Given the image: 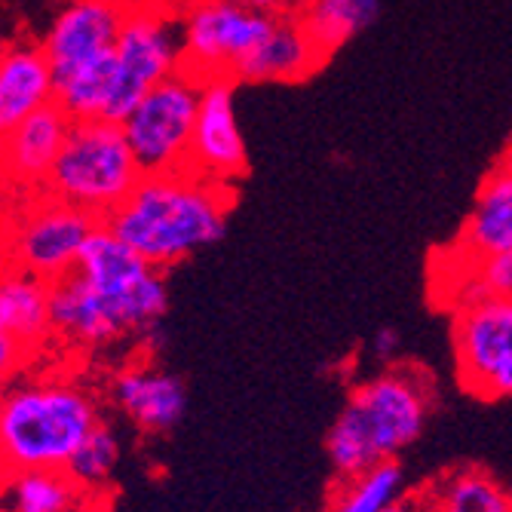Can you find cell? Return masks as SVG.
<instances>
[{"label": "cell", "mask_w": 512, "mask_h": 512, "mask_svg": "<svg viewBox=\"0 0 512 512\" xmlns=\"http://www.w3.org/2000/svg\"><path fill=\"white\" fill-rule=\"evenodd\" d=\"M234 203V184H221L194 169L154 172L142 175L102 224L148 264L169 270L227 234Z\"/></svg>", "instance_id": "1"}, {"label": "cell", "mask_w": 512, "mask_h": 512, "mask_svg": "<svg viewBox=\"0 0 512 512\" xmlns=\"http://www.w3.org/2000/svg\"><path fill=\"white\" fill-rule=\"evenodd\" d=\"M105 424V408L74 375H31L0 390V476L65 470L83 439Z\"/></svg>", "instance_id": "2"}, {"label": "cell", "mask_w": 512, "mask_h": 512, "mask_svg": "<svg viewBox=\"0 0 512 512\" xmlns=\"http://www.w3.org/2000/svg\"><path fill=\"white\" fill-rule=\"evenodd\" d=\"M433 405V384L421 368L390 365L362 381L347 396L325 436V454L338 479L365 473L384 460H396L421 439Z\"/></svg>", "instance_id": "3"}, {"label": "cell", "mask_w": 512, "mask_h": 512, "mask_svg": "<svg viewBox=\"0 0 512 512\" xmlns=\"http://www.w3.org/2000/svg\"><path fill=\"white\" fill-rule=\"evenodd\" d=\"M142 175L120 123L74 120L43 194L105 221L132 194Z\"/></svg>", "instance_id": "4"}, {"label": "cell", "mask_w": 512, "mask_h": 512, "mask_svg": "<svg viewBox=\"0 0 512 512\" xmlns=\"http://www.w3.org/2000/svg\"><path fill=\"white\" fill-rule=\"evenodd\" d=\"M74 270L99 298L120 338L148 341L157 335L169 310L166 270L132 252L105 224L89 234Z\"/></svg>", "instance_id": "5"}, {"label": "cell", "mask_w": 512, "mask_h": 512, "mask_svg": "<svg viewBox=\"0 0 512 512\" xmlns=\"http://www.w3.org/2000/svg\"><path fill=\"white\" fill-rule=\"evenodd\" d=\"M200 96L203 77L181 68L148 89L120 120V129L145 175L191 169Z\"/></svg>", "instance_id": "6"}, {"label": "cell", "mask_w": 512, "mask_h": 512, "mask_svg": "<svg viewBox=\"0 0 512 512\" xmlns=\"http://www.w3.org/2000/svg\"><path fill=\"white\" fill-rule=\"evenodd\" d=\"M184 68L181 22L172 4H145L123 13L114 43V99L111 117L120 123L148 89Z\"/></svg>", "instance_id": "7"}, {"label": "cell", "mask_w": 512, "mask_h": 512, "mask_svg": "<svg viewBox=\"0 0 512 512\" xmlns=\"http://www.w3.org/2000/svg\"><path fill=\"white\" fill-rule=\"evenodd\" d=\"M178 22L184 68L203 80H237L240 65L267 37L276 16L258 13L243 0H184Z\"/></svg>", "instance_id": "8"}, {"label": "cell", "mask_w": 512, "mask_h": 512, "mask_svg": "<svg viewBox=\"0 0 512 512\" xmlns=\"http://www.w3.org/2000/svg\"><path fill=\"white\" fill-rule=\"evenodd\" d=\"M99 224L102 221L40 191V197L31 200L10 224L0 261L56 283L77 267L89 234Z\"/></svg>", "instance_id": "9"}, {"label": "cell", "mask_w": 512, "mask_h": 512, "mask_svg": "<svg viewBox=\"0 0 512 512\" xmlns=\"http://www.w3.org/2000/svg\"><path fill=\"white\" fill-rule=\"evenodd\" d=\"M457 384L476 399H512V298H482L454 310Z\"/></svg>", "instance_id": "10"}, {"label": "cell", "mask_w": 512, "mask_h": 512, "mask_svg": "<svg viewBox=\"0 0 512 512\" xmlns=\"http://www.w3.org/2000/svg\"><path fill=\"white\" fill-rule=\"evenodd\" d=\"M123 13L126 10L108 4V0H62L40 37L53 77L62 80L89 62L111 56Z\"/></svg>", "instance_id": "11"}, {"label": "cell", "mask_w": 512, "mask_h": 512, "mask_svg": "<svg viewBox=\"0 0 512 512\" xmlns=\"http://www.w3.org/2000/svg\"><path fill=\"white\" fill-rule=\"evenodd\" d=\"M105 393L111 405L126 417V424L145 436L172 433L188 408V390H184L181 378L151 359L120 365L108 378Z\"/></svg>", "instance_id": "12"}, {"label": "cell", "mask_w": 512, "mask_h": 512, "mask_svg": "<svg viewBox=\"0 0 512 512\" xmlns=\"http://www.w3.org/2000/svg\"><path fill=\"white\" fill-rule=\"evenodd\" d=\"M191 169L221 184H237L249 169L246 138L234 108V80H203V96L194 126Z\"/></svg>", "instance_id": "13"}, {"label": "cell", "mask_w": 512, "mask_h": 512, "mask_svg": "<svg viewBox=\"0 0 512 512\" xmlns=\"http://www.w3.org/2000/svg\"><path fill=\"white\" fill-rule=\"evenodd\" d=\"M71 123L59 105H50L0 135V181L19 191H43Z\"/></svg>", "instance_id": "14"}, {"label": "cell", "mask_w": 512, "mask_h": 512, "mask_svg": "<svg viewBox=\"0 0 512 512\" xmlns=\"http://www.w3.org/2000/svg\"><path fill=\"white\" fill-rule=\"evenodd\" d=\"M56 105V77L43 46L13 40L0 46V135Z\"/></svg>", "instance_id": "15"}, {"label": "cell", "mask_w": 512, "mask_h": 512, "mask_svg": "<svg viewBox=\"0 0 512 512\" xmlns=\"http://www.w3.org/2000/svg\"><path fill=\"white\" fill-rule=\"evenodd\" d=\"M325 59L304 34L298 16H276L267 37L240 65L237 80L243 83H298L319 71Z\"/></svg>", "instance_id": "16"}, {"label": "cell", "mask_w": 512, "mask_h": 512, "mask_svg": "<svg viewBox=\"0 0 512 512\" xmlns=\"http://www.w3.org/2000/svg\"><path fill=\"white\" fill-rule=\"evenodd\" d=\"M451 252L467 258L512 252V175L506 169L497 166L479 184L473 212L463 221Z\"/></svg>", "instance_id": "17"}, {"label": "cell", "mask_w": 512, "mask_h": 512, "mask_svg": "<svg viewBox=\"0 0 512 512\" xmlns=\"http://www.w3.org/2000/svg\"><path fill=\"white\" fill-rule=\"evenodd\" d=\"M0 301H4V329L16 335L25 347L40 353L46 341H53L50 283L46 279L4 264V270H0Z\"/></svg>", "instance_id": "18"}, {"label": "cell", "mask_w": 512, "mask_h": 512, "mask_svg": "<svg viewBox=\"0 0 512 512\" xmlns=\"http://www.w3.org/2000/svg\"><path fill=\"white\" fill-rule=\"evenodd\" d=\"M424 512H512V494L479 467H454L417 491Z\"/></svg>", "instance_id": "19"}, {"label": "cell", "mask_w": 512, "mask_h": 512, "mask_svg": "<svg viewBox=\"0 0 512 512\" xmlns=\"http://www.w3.org/2000/svg\"><path fill=\"white\" fill-rule=\"evenodd\" d=\"M381 16V0H304L298 22L316 53L332 59L341 46L365 34Z\"/></svg>", "instance_id": "20"}, {"label": "cell", "mask_w": 512, "mask_h": 512, "mask_svg": "<svg viewBox=\"0 0 512 512\" xmlns=\"http://www.w3.org/2000/svg\"><path fill=\"white\" fill-rule=\"evenodd\" d=\"M89 494L68 470H19L0 476V506L7 512H80Z\"/></svg>", "instance_id": "21"}, {"label": "cell", "mask_w": 512, "mask_h": 512, "mask_svg": "<svg viewBox=\"0 0 512 512\" xmlns=\"http://www.w3.org/2000/svg\"><path fill=\"white\" fill-rule=\"evenodd\" d=\"M408 494L405 470L399 460H384L356 473L350 479H338L329 512H387Z\"/></svg>", "instance_id": "22"}, {"label": "cell", "mask_w": 512, "mask_h": 512, "mask_svg": "<svg viewBox=\"0 0 512 512\" xmlns=\"http://www.w3.org/2000/svg\"><path fill=\"white\" fill-rule=\"evenodd\" d=\"M117 467H120V439H117L114 427L105 421L83 439V445L74 451L65 470L92 497L96 491L108 488Z\"/></svg>", "instance_id": "23"}, {"label": "cell", "mask_w": 512, "mask_h": 512, "mask_svg": "<svg viewBox=\"0 0 512 512\" xmlns=\"http://www.w3.org/2000/svg\"><path fill=\"white\" fill-rule=\"evenodd\" d=\"M34 356L37 353L31 347H25L16 335L0 329V390L10 387L13 381H19Z\"/></svg>", "instance_id": "24"}, {"label": "cell", "mask_w": 512, "mask_h": 512, "mask_svg": "<svg viewBox=\"0 0 512 512\" xmlns=\"http://www.w3.org/2000/svg\"><path fill=\"white\" fill-rule=\"evenodd\" d=\"M399 347H402V335L393 325H384V329H378L375 338H371V356L381 365H393V359L399 356Z\"/></svg>", "instance_id": "25"}, {"label": "cell", "mask_w": 512, "mask_h": 512, "mask_svg": "<svg viewBox=\"0 0 512 512\" xmlns=\"http://www.w3.org/2000/svg\"><path fill=\"white\" fill-rule=\"evenodd\" d=\"M243 4L267 16H298L304 0H243Z\"/></svg>", "instance_id": "26"}, {"label": "cell", "mask_w": 512, "mask_h": 512, "mask_svg": "<svg viewBox=\"0 0 512 512\" xmlns=\"http://www.w3.org/2000/svg\"><path fill=\"white\" fill-rule=\"evenodd\" d=\"M387 512H424L421 509V500H417V494H405L393 509H387Z\"/></svg>", "instance_id": "27"}, {"label": "cell", "mask_w": 512, "mask_h": 512, "mask_svg": "<svg viewBox=\"0 0 512 512\" xmlns=\"http://www.w3.org/2000/svg\"><path fill=\"white\" fill-rule=\"evenodd\" d=\"M108 4H114L120 10H132V7H145V4H172V0H108Z\"/></svg>", "instance_id": "28"}, {"label": "cell", "mask_w": 512, "mask_h": 512, "mask_svg": "<svg viewBox=\"0 0 512 512\" xmlns=\"http://www.w3.org/2000/svg\"><path fill=\"white\" fill-rule=\"evenodd\" d=\"M500 169H506V172L512 175V148L506 151V157H503V163H500Z\"/></svg>", "instance_id": "29"}, {"label": "cell", "mask_w": 512, "mask_h": 512, "mask_svg": "<svg viewBox=\"0 0 512 512\" xmlns=\"http://www.w3.org/2000/svg\"><path fill=\"white\" fill-rule=\"evenodd\" d=\"M0 270H4V264H0ZM0 329H4V301H0Z\"/></svg>", "instance_id": "30"}, {"label": "cell", "mask_w": 512, "mask_h": 512, "mask_svg": "<svg viewBox=\"0 0 512 512\" xmlns=\"http://www.w3.org/2000/svg\"><path fill=\"white\" fill-rule=\"evenodd\" d=\"M0 512H7V509H4V506H0Z\"/></svg>", "instance_id": "31"}]
</instances>
